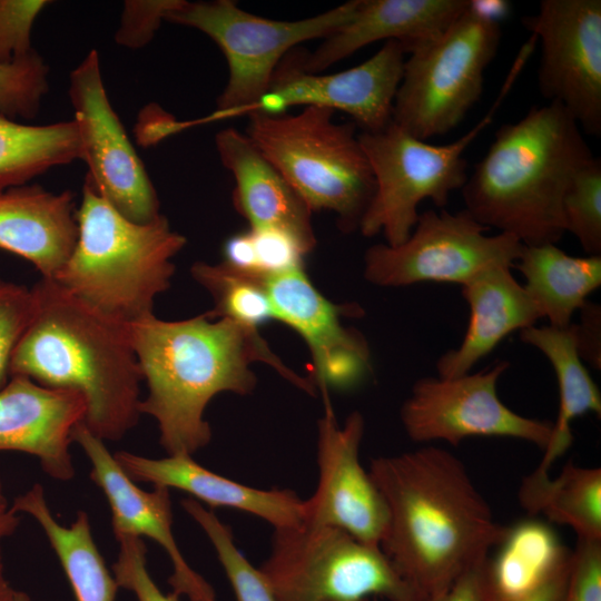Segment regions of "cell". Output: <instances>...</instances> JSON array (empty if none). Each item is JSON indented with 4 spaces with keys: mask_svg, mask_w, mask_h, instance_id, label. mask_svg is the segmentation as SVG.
Here are the masks:
<instances>
[{
    "mask_svg": "<svg viewBox=\"0 0 601 601\" xmlns=\"http://www.w3.org/2000/svg\"><path fill=\"white\" fill-rule=\"evenodd\" d=\"M368 472L388 511L380 546L426 601L482 563L504 535L506 525L496 522L464 463L444 449L380 456Z\"/></svg>",
    "mask_w": 601,
    "mask_h": 601,
    "instance_id": "1",
    "label": "cell"
},
{
    "mask_svg": "<svg viewBox=\"0 0 601 601\" xmlns=\"http://www.w3.org/2000/svg\"><path fill=\"white\" fill-rule=\"evenodd\" d=\"M127 329L148 388L139 412L157 422L168 455L193 456L209 444L208 403L223 392L250 394L257 383L250 364L256 361L267 363L308 394L315 393L312 381L288 368L258 332L230 319L204 313L165 321L152 313L127 323Z\"/></svg>",
    "mask_w": 601,
    "mask_h": 601,
    "instance_id": "2",
    "label": "cell"
},
{
    "mask_svg": "<svg viewBox=\"0 0 601 601\" xmlns=\"http://www.w3.org/2000/svg\"><path fill=\"white\" fill-rule=\"evenodd\" d=\"M31 312L10 362L22 375L79 392L83 424L102 441L121 439L138 422L140 367L127 323L85 303L51 278L31 287Z\"/></svg>",
    "mask_w": 601,
    "mask_h": 601,
    "instance_id": "3",
    "label": "cell"
},
{
    "mask_svg": "<svg viewBox=\"0 0 601 601\" xmlns=\"http://www.w3.org/2000/svg\"><path fill=\"white\" fill-rule=\"evenodd\" d=\"M593 157L582 130L558 102L502 125L462 187L465 210L525 246L556 244L565 233L562 198Z\"/></svg>",
    "mask_w": 601,
    "mask_h": 601,
    "instance_id": "4",
    "label": "cell"
},
{
    "mask_svg": "<svg viewBox=\"0 0 601 601\" xmlns=\"http://www.w3.org/2000/svg\"><path fill=\"white\" fill-rule=\"evenodd\" d=\"M76 219V244L51 279L124 323L152 314L155 300L170 287L173 259L186 237L161 214L147 223L128 219L87 176Z\"/></svg>",
    "mask_w": 601,
    "mask_h": 601,
    "instance_id": "5",
    "label": "cell"
},
{
    "mask_svg": "<svg viewBox=\"0 0 601 601\" xmlns=\"http://www.w3.org/2000/svg\"><path fill=\"white\" fill-rule=\"evenodd\" d=\"M334 111L304 107L298 114L249 115L246 136L282 173L311 211H331L344 233L359 228L375 181L354 122Z\"/></svg>",
    "mask_w": 601,
    "mask_h": 601,
    "instance_id": "6",
    "label": "cell"
},
{
    "mask_svg": "<svg viewBox=\"0 0 601 601\" xmlns=\"http://www.w3.org/2000/svg\"><path fill=\"white\" fill-rule=\"evenodd\" d=\"M520 69L519 65L512 66L491 109L455 141L432 145L392 121L380 131L358 134L375 181L358 228L363 236L383 233L388 246H398L410 237L422 201L430 199L441 208L447 205L451 193L461 190L467 179L466 148L492 122Z\"/></svg>",
    "mask_w": 601,
    "mask_h": 601,
    "instance_id": "7",
    "label": "cell"
},
{
    "mask_svg": "<svg viewBox=\"0 0 601 601\" xmlns=\"http://www.w3.org/2000/svg\"><path fill=\"white\" fill-rule=\"evenodd\" d=\"M358 0L300 20H272L247 12L233 0L181 2L166 21L208 36L227 61L228 79L209 116L188 127L243 116L269 88L275 70L297 45L325 39L353 16Z\"/></svg>",
    "mask_w": 601,
    "mask_h": 601,
    "instance_id": "8",
    "label": "cell"
},
{
    "mask_svg": "<svg viewBox=\"0 0 601 601\" xmlns=\"http://www.w3.org/2000/svg\"><path fill=\"white\" fill-rule=\"evenodd\" d=\"M259 570L276 601H426L381 546L331 526L275 529Z\"/></svg>",
    "mask_w": 601,
    "mask_h": 601,
    "instance_id": "9",
    "label": "cell"
},
{
    "mask_svg": "<svg viewBox=\"0 0 601 601\" xmlns=\"http://www.w3.org/2000/svg\"><path fill=\"white\" fill-rule=\"evenodd\" d=\"M501 41L500 23L466 10L435 40L408 53L392 122L428 140L456 128L483 92Z\"/></svg>",
    "mask_w": 601,
    "mask_h": 601,
    "instance_id": "10",
    "label": "cell"
},
{
    "mask_svg": "<svg viewBox=\"0 0 601 601\" xmlns=\"http://www.w3.org/2000/svg\"><path fill=\"white\" fill-rule=\"evenodd\" d=\"M487 230L465 209L425 210L403 244H376L365 252L364 277L382 287L426 282L463 285L486 269L513 268L523 244L510 234L490 236Z\"/></svg>",
    "mask_w": 601,
    "mask_h": 601,
    "instance_id": "11",
    "label": "cell"
},
{
    "mask_svg": "<svg viewBox=\"0 0 601 601\" xmlns=\"http://www.w3.org/2000/svg\"><path fill=\"white\" fill-rule=\"evenodd\" d=\"M508 361L453 378L423 377L412 386L400 417L407 436L417 443L435 441L459 445L469 437H511L544 450L552 423L523 416L497 395V382Z\"/></svg>",
    "mask_w": 601,
    "mask_h": 601,
    "instance_id": "12",
    "label": "cell"
},
{
    "mask_svg": "<svg viewBox=\"0 0 601 601\" xmlns=\"http://www.w3.org/2000/svg\"><path fill=\"white\" fill-rule=\"evenodd\" d=\"M87 177L121 215L147 223L160 215L159 198L145 165L115 112L102 79L100 60L90 50L69 76Z\"/></svg>",
    "mask_w": 601,
    "mask_h": 601,
    "instance_id": "13",
    "label": "cell"
},
{
    "mask_svg": "<svg viewBox=\"0 0 601 601\" xmlns=\"http://www.w3.org/2000/svg\"><path fill=\"white\" fill-rule=\"evenodd\" d=\"M523 23L540 41L541 95L592 136L601 135V1L543 0Z\"/></svg>",
    "mask_w": 601,
    "mask_h": 601,
    "instance_id": "14",
    "label": "cell"
},
{
    "mask_svg": "<svg viewBox=\"0 0 601 601\" xmlns=\"http://www.w3.org/2000/svg\"><path fill=\"white\" fill-rule=\"evenodd\" d=\"M405 56L401 43L390 40L366 61L321 75L304 70L300 51H290L276 68L268 90L245 115L279 116L295 106L321 107L349 115L364 132L380 131L392 121Z\"/></svg>",
    "mask_w": 601,
    "mask_h": 601,
    "instance_id": "15",
    "label": "cell"
},
{
    "mask_svg": "<svg viewBox=\"0 0 601 601\" xmlns=\"http://www.w3.org/2000/svg\"><path fill=\"white\" fill-rule=\"evenodd\" d=\"M324 412L317 424L318 481L304 500L303 523L339 529L355 539L381 545L387 524L385 500L359 462L364 417L355 411L339 425L328 398L321 391Z\"/></svg>",
    "mask_w": 601,
    "mask_h": 601,
    "instance_id": "16",
    "label": "cell"
},
{
    "mask_svg": "<svg viewBox=\"0 0 601 601\" xmlns=\"http://www.w3.org/2000/svg\"><path fill=\"white\" fill-rule=\"evenodd\" d=\"M89 459L90 479L104 492L111 511L114 533L145 535L157 542L167 553L173 565L168 579L173 593L189 601H216L213 587L186 561L173 533V511L169 489L155 486L140 489L118 464L104 441L80 423L72 432Z\"/></svg>",
    "mask_w": 601,
    "mask_h": 601,
    "instance_id": "17",
    "label": "cell"
},
{
    "mask_svg": "<svg viewBox=\"0 0 601 601\" xmlns=\"http://www.w3.org/2000/svg\"><path fill=\"white\" fill-rule=\"evenodd\" d=\"M265 285L274 319L292 327L306 342L321 391L354 385L368 365L370 349L362 334L346 328L341 316L356 306H338L326 299L304 268L270 276Z\"/></svg>",
    "mask_w": 601,
    "mask_h": 601,
    "instance_id": "18",
    "label": "cell"
},
{
    "mask_svg": "<svg viewBox=\"0 0 601 601\" xmlns=\"http://www.w3.org/2000/svg\"><path fill=\"white\" fill-rule=\"evenodd\" d=\"M86 412V401L77 391L11 375L0 388V451L33 455L49 476L69 481L75 476L72 432L83 423Z\"/></svg>",
    "mask_w": 601,
    "mask_h": 601,
    "instance_id": "19",
    "label": "cell"
},
{
    "mask_svg": "<svg viewBox=\"0 0 601 601\" xmlns=\"http://www.w3.org/2000/svg\"><path fill=\"white\" fill-rule=\"evenodd\" d=\"M469 0H358L351 19L323 39L314 52L300 51L304 70L319 73L363 47L395 40L406 55L439 38L467 8Z\"/></svg>",
    "mask_w": 601,
    "mask_h": 601,
    "instance_id": "20",
    "label": "cell"
},
{
    "mask_svg": "<svg viewBox=\"0 0 601 601\" xmlns=\"http://www.w3.org/2000/svg\"><path fill=\"white\" fill-rule=\"evenodd\" d=\"M215 146L235 180L233 203L249 229H278L309 254L316 246L312 211L282 173L253 141L233 127L218 131Z\"/></svg>",
    "mask_w": 601,
    "mask_h": 601,
    "instance_id": "21",
    "label": "cell"
},
{
    "mask_svg": "<svg viewBox=\"0 0 601 601\" xmlns=\"http://www.w3.org/2000/svg\"><path fill=\"white\" fill-rule=\"evenodd\" d=\"M114 456L135 482L187 492L210 508L247 512L265 520L274 529L303 524L304 500L293 490L244 485L201 466L190 455L151 459L119 451Z\"/></svg>",
    "mask_w": 601,
    "mask_h": 601,
    "instance_id": "22",
    "label": "cell"
},
{
    "mask_svg": "<svg viewBox=\"0 0 601 601\" xmlns=\"http://www.w3.org/2000/svg\"><path fill=\"white\" fill-rule=\"evenodd\" d=\"M76 211L70 190L53 193L37 184L0 189V249L53 278L76 244Z\"/></svg>",
    "mask_w": 601,
    "mask_h": 601,
    "instance_id": "23",
    "label": "cell"
},
{
    "mask_svg": "<svg viewBox=\"0 0 601 601\" xmlns=\"http://www.w3.org/2000/svg\"><path fill=\"white\" fill-rule=\"evenodd\" d=\"M511 269L496 266L461 285L470 309L469 324L461 344L437 358L439 377L453 378L470 373L508 335L543 318L540 307Z\"/></svg>",
    "mask_w": 601,
    "mask_h": 601,
    "instance_id": "24",
    "label": "cell"
},
{
    "mask_svg": "<svg viewBox=\"0 0 601 601\" xmlns=\"http://www.w3.org/2000/svg\"><path fill=\"white\" fill-rule=\"evenodd\" d=\"M483 564L491 601H516L564 569L571 551L548 521L528 518L506 525Z\"/></svg>",
    "mask_w": 601,
    "mask_h": 601,
    "instance_id": "25",
    "label": "cell"
},
{
    "mask_svg": "<svg viewBox=\"0 0 601 601\" xmlns=\"http://www.w3.org/2000/svg\"><path fill=\"white\" fill-rule=\"evenodd\" d=\"M520 339L541 352L554 370L559 388V412L552 436L533 479L549 476V469L572 444V422L587 413L601 414V393L580 358L571 325L566 328L535 325L520 331Z\"/></svg>",
    "mask_w": 601,
    "mask_h": 601,
    "instance_id": "26",
    "label": "cell"
},
{
    "mask_svg": "<svg viewBox=\"0 0 601 601\" xmlns=\"http://www.w3.org/2000/svg\"><path fill=\"white\" fill-rule=\"evenodd\" d=\"M524 289L550 326L566 328L572 317L601 285V255L572 256L555 244L523 245L513 265Z\"/></svg>",
    "mask_w": 601,
    "mask_h": 601,
    "instance_id": "27",
    "label": "cell"
},
{
    "mask_svg": "<svg viewBox=\"0 0 601 601\" xmlns=\"http://www.w3.org/2000/svg\"><path fill=\"white\" fill-rule=\"evenodd\" d=\"M17 513L32 516L40 525L70 583L76 601H115L118 590L100 554L86 512L65 526L59 523L46 501L41 484L32 485L12 502Z\"/></svg>",
    "mask_w": 601,
    "mask_h": 601,
    "instance_id": "28",
    "label": "cell"
},
{
    "mask_svg": "<svg viewBox=\"0 0 601 601\" xmlns=\"http://www.w3.org/2000/svg\"><path fill=\"white\" fill-rule=\"evenodd\" d=\"M81 159L73 119L31 125L0 112V189L30 184L52 168Z\"/></svg>",
    "mask_w": 601,
    "mask_h": 601,
    "instance_id": "29",
    "label": "cell"
},
{
    "mask_svg": "<svg viewBox=\"0 0 601 601\" xmlns=\"http://www.w3.org/2000/svg\"><path fill=\"white\" fill-rule=\"evenodd\" d=\"M519 501L530 514L571 528L578 540L601 541V469L568 462L539 482L523 480Z\"/></svg>",
    "mask_w": 601,
    "mask_h": 601,
    "instance_id": "30",
    "label": "cell"
},
{
    "mask_svg": "<svg viewBox=\"0 0 601 601\" xmlns=\"http://www.w3.org/2000/svg\"><path fill=\"white\" fill-rule=\"evenodd\" d=\"M190 274L213 298L214 307L206 312L209 317L227 318L253 332L274 319L265 279L238 273L223 262H196Z\"/></svg>",
    "mask_w": 601,
    "mask_h": 601,
    "instance_id": "31",
    "label": "cell"
},
{
    "mask_svg": "<svg viewBox=\"0 0 601 601\" xmlns=\"http://www.w3.org/2000/svg\"><path fill=\"white\" fill-rule=\"evenodd\" d=\"M181 506L209 539L236 601H276L262 571L237 548L230 526L195 499H184Z\"/></svg>",
    "mask_w": 601,
    "mask_h": 601,
    "instance_id": "32",
    "label": "cell"
},
{
    "mask_svg": "<svg viewBox=\"0 0 601 601\" xmlns=\"http://www.w3.org/2000/svg\"><path fill=\"white\" fill-rule=\"evenodd\" d=\"M565 231L587 255H601V159L592 157L572 176L562 198Z\"/></svg>",
    "mask_w": 601,
    "mask_h": 601,
    "instance_id": "33",
    "label": "cell"
},
{
    "mask_svg": "<svg viewBox=\"0 0 601 601\" xmlns=\"http://www.w3.org/2000/svg\"><path fill=\"white\" fill-rule=\"evenodd\" d=\"M49 67L36 52L0 63V112L13 119H33L49 90Z\"/></svg>",
    "mask_w": 601,
    "mask_h": 601,
    "instance_id": "34",
    "label": "cell"
},
{
    "mask_svg": "<svg viewBox=\"0 0 601 601\" xmlns=\"http://www.w3.org/2000/svg\"><path fill=\"white\" fill-rule=\"evenodd\" d=\"M31 288L0 277V388L10 377V362L31 312Z\"/></svg>",
    "mask_w": 601,
    "mask_h": 601,
    "instance_id": "35",
    "label": "cell"
},
{
    "mask_svg": "<svg viewBox=\"0 0 601 601\" xmlns=\"http://www.w3.org/2000/svg\"><path fill=\"white\" fill-rule=\"evenodd\" d=\"M118 558L112 565L119 588L131 591L138 601H179L175 593L165 594L157 587L147 569V548L136 535H119Z\"/></svg>",
    "mask_w": 601,
    "mask_h": 601,
    "instance_id": "36",
    "label": "cell"
},
{
    "mask_svg": "<svg viewBox=\"0 0 601 601\" xmlns=\"http://www.w3.org/2000/svg\"><path fill=\"white\" fill-rule=\"evenodd\" d=\"M47 0H0V63H10L31 52L36 19Z\"/></svg>",
    "mask_w": 601,
    "mask_h": 601,
    "instance_id": "37",
    "label": "cell"
},
{
    "mask_svg": "<svg viewBox=\"0 0 601 601\" xmlns=\"http://www.w3.org/2000/svg\"><path fill=\"white\" fill-rule=\"evenodd\" d=\"M181 0H126L120 16L115 41L129 49L148 45L167 14Z\"/></svg>",
    "mask_w": 601,
    "mask_h": 601,
    "instance_id": "38",
    "label": "cell"
},
{
    "mask_svg": "<svg viewBox=\"0 0 601 601\" xmlns=\"http://www.w3.org/2000/svg\"><path fill=\"white\" fill-rule=\"evenodd\" d=\"M257 274L266 279L289 270L303 268L307 252L299 242L278 229H249Z\"/></svg>",
    "mask_w": 601,
    "mask_h": 601,
    "instance_id": "39",
    "label": "cell"
},
{
    "mask_svg": "<svg viewBox=\"0 0 601 601\" xmlns=\"http://www.w3.org/2000/svg\"><path fill=\"white\" fill-rule=\"evenodd\" d=\"M562 601H601V541L577 539Z\"/></svg>",
    "mask_w": 601,
    "mask_h": 601,
    "instance_id": "40",
    "label": "cell"
},
{
    "mask_svg": "<svg viewBox=\"0 0 601 601\" xmlns=\"http://www.w3.org/2000/svg\"><path fill=\"white\" fill-rule=\"evenodd\" d=\"M580 321L571 324L575 347L583 363L601 370V306L587 300L579 309Z\"/></svg>",
    "mask_w": 601,
    "mask_h": 601,
    "instance_id": "41",
    "label": "cell"
},
{
    "mask_svg": "<svg viewBox=\"0 0 601 601\" xmlns=\"http://www.w3.org/2000/svg\"><path fill=\"white\" fill-rule=\"evenodd\" d=\"M484 561L462 573L434 601H491L484 579Z\"/></svg>",
    "mask_w": 601,
    "mask_h": 601,
    "instance_id": "42",
    "label": "cell"
},
{
    "mask_svg": "<svg viewBox=\"0 0 601 601\" xmlns=\"http://www.w3.org/2000/svg\"><path fill=\"white\" fill-rule=\"evenodd\" d=\"M20 516L9 502L2 481L0 479V601L8 598L14 590L9 583L3 560V543L9 539L20 524Z\"/></svg>",
    "mask_w": 601,
    "mask_h": 601,
    "instance_id": "43",
    "label": "cell"
},
{
    "mask_svg": "<svg viewBox=\"0 0 601 601\" xmlns=\"http://www.w3.org/2000/svg\"><path fill=\"white\" fill-rule=\"evenodd\" d=\"M140 125V140L145 145H154L164 138L179 132V120L158 106L146 110Z\"/></svg>",
    "mask_w": 601,
    "mask_h": 601,
    "instance_id": "44",
    "label": "cell"
},
{
    "mask_svg": "<svg viewBox=\"0 0 601 601\" xmlns=\"http://www.w3.org/2000/svg\"><path fill=\"white\" fill-rule=\"evenodd\" d=\"M569 568L570 562L541 588L516 601H562L568 581Z\"/></svg>",
    "mask_w": 601,
    "mask_h": 601,
    "instance_id": "45",
    "label": "cell"
},
{
    "mask_svg": "<svg viewBox=\"0 0 601 601\" xmlns=\"http://www.w3.org/2000/svg\"><path fill=\"white\" fill-rule=\"evenodd\" d=\"M506 0H469V10L477 17L500 23L510 12Z\"/></svg>",
    "mask_w": 601,
    "mask_h": 601,
    "instance_id": "46",
    "label": "cell"
},
{
    "mask_svg": "<svg viewBox=\"0 0 601 601\" xmlns=\"http://www.w3.org/2000/svg\"><path fill=\"white\" fill-rule=\"evenodd\" d=\"M3 601H31V598L23 591L14 590L7 599Z\"/></svg>",
    "mask_w": 601,
    "mask_h": 601,
    "instance_id": "47",
    "label": "cell"
}]
</instances>
